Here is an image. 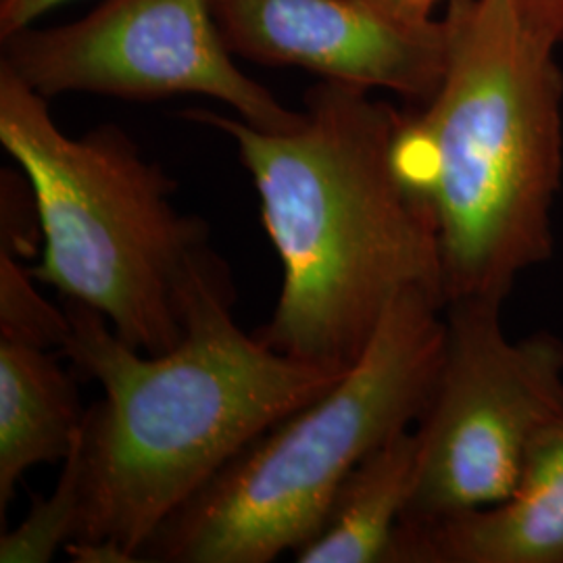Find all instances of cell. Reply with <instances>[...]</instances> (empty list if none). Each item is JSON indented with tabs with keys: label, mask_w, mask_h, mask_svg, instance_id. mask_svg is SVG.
Listing matches in <instances>:
<instances>
[{
	"label": "cell",
	"mask_w": 563,
	"mask_h": 563,
	"mask_svg": "<svg viewBox=\"0 0 563 563\" xmlns=\"http://www.w3.org/2000/svg\"><path fill=\"white\" fill-rule=\"evenodd\" d=\"M86 409L57 357L36 344L0 339V516L21 476L38 463L65 462Z\"/></svg>",
	"instance_id": "obj_10"
},
{
	"label": "cell",
	"mask_w": 563,
	"mask_h": 563,
	"mask_svg": "<svg viewBox=\"0 0 563 563\" xmlns=\"http://www.w3.org/2000/svg\"><path fill=\"white\" fill-rule=\"evenodd\" d=\"M386 563H563V423L499 504L401 522Z\"/></svg>",
	"instance_id": "obj_9"
},
{
	"label": "cell",
	"mask_w": 563,
	"mask_h": 563,
	"mask_svg": "<svg viewBox=\"0 0 563 563\" xmlns=\"http://www.w3.org/2000/svg\"><path fill=\"white\" fill-rule=\"evenodd\" d=\"M526 13L555 41L563 42V0H518Z\"/></svg>",
	"instance_id": "obj_15"
},
{
	"label": "cell",
	"mask_w": 563,
	"mask_h": 563,
	"mask_svg": "<svg viewBox=\"0 0 563 563\" xmlns=\"http://www.w3.org/2000/svg\"><path fill=\"white\" fill-rule=\"evenodd\" d=\"M223 260L188 305L186 334L162 355L121 341L99 311L67 302L63 355L101 384L76 441L80 516L74 562H139L162 523L269 428L349 372L282 355L234 320Z\"/></svg>",
	"instance_id": "obj_1"
},
{
	"label": "cell",
	"mask_w": 563,
	"mask_h": 563,
	"mask_svg": "<svg viewBox=\"0 0 563 563\" xmlns=\"http://www.w3.org/2000/svg\"><path fill=\"white\" fill-rule=\"evenodd\" d=\"M301 113L286 132L209 109L181 118L234 142L255 184L284 272L257 336L282 355L346 372L402 292L444 299L437 228L395 165L402 113L372 90L332 80L307 90Z\"/></svg>",
	"instance_id": "obj_2"
},
{
	"label": "cell",
	"mask_w": 563,
	"mask_h": 563,
	"mask_svg": "<svg viewBox=\"0 0 563 563\" xmlns=\"http://www.w3.org/2000/svg\"><path fill=\"white\" fill-rule=\"evenodd\" d=\"M0 41V65L44 99L201 95L265 132H286L302 118L236 65L211 0H104L81 20L30 25Z\"/></svg>",
	"instance_id": "obj_7"
},
{
	"label": "cell",
	"mask_w": 563,
	"mask_h": 563,
	"mask_svg": "<svg viewBox=\"0 0 563 563\" xmlns=\"http://www.w3.org/2000/svg\"><path fill=\"white\" fill-rule=\"evenodd\" d=\"M444 307L439 292H402L360 362L174 511L139 562L269 563L311 543L346 474L420 422L443 363Z\"/></svg>",
	"instance_id": "obj_5"
},
{
	"label": "cell",
	"mask_w": 563,
	"mask_h": 563,
	"mask_svg": "<svg viewBox=\"0 0 563 563\" xmlns=\"http://www.w3.org/2000/svg\"><path fill=\"white\" fill-rule=\"evenodd\" d=\"M418 472L416 428L372 451L342 481L318 537L297 563H386Z\"/></svg>",
	"instance_id": "obj_11"
},
{
	"label": "cell",
	"mask_w": 563,
	"mask_h": 563,
	"mask_svg": "<svg viewBox=\"0 0 563 563\" xmlns=\"http://www.w3.org/2000/svg\"><path fill=\"white\" fill-rule=\"evenodd\" d=\"M437 95L402 115L395 165L432 213L444 301H499L553 255L563 176L555 41L518 0H451Z\"/></svg>",
	"instance_id": "obj_3"
},
{
	"label": "cell",
	"mask_w": 563,
	"mask_h": 563,
	"mask_svg": "<svg viewBox=\"0 0 563 563\" xmlns=\"http://www.w3.org/2000/svg\"><path fill=\"white\" fill-rule=\"evenodd\" d=\"M504 302H446L441 372L416 423L418 472L401 522L499 504L530 455L563 423V341L511 339Z\"/></svg>",
	"instance_id": "obj_6"
},
{
	"label": "cell",
	"mask_w": 563,
	"mask_h": 563,
	"mask_svg": "<svg viewBox=\"0 0 563 563\" xmlns=\"http://www.w3.org/2000/svg\"><path fill=\"white\" fill-rule=\"evenodd\" d=\"M376 4L384 7L390 13H397L401 18L409 20H430L432 9L439 0H372Z\"/></svg>",
	"instance_id": "obj_16"
},
{
	"label": "cell",
	"mask_w": 563,
	"mask_h": 563,
	"mask_svg": "<svg viewBox=\"0 0 563 563\" xmlns=\"http://www.w3.org/2000/svg\"><path fill=\"white\" fill-rule=\"evenodd\" d=\"M80 516L76 444L60 462L53 493L34 499L18 528L0 539V563H46L74 541Z\"/></svg>",
	"instance_id": "obj_12"
},
{
	"label": "cell",
	"mask_w": 563,
	"mask_h": 563,
	"mask_svg": "<svg viewBox=\"0 0 563 563\" xmlns=\"http://www.w3.org/2000/svg\"><path fill=\"white\" fill-rule=\"evenodd\" d=\"M30 269L15 262V255L2 249L0 255V339L57 349L63 353L71 334L67 311L60 313L42 299L32 286Z\"/></svg>",
	"instance_id": "obj_13"
},
{
	"label": "cell",
	"mask_w": 563,
	"mask_h": 563,
	"mask_svg": "<svg viewBox=\"0 0 563 563\" xmlns=\"http://www.w3.org/2000/svg\"><path fill=\"white\" fill-rule=\"evenodd\" d=\"M0 144L30 184L42 234L34 280L99 311L121 341L162 355L186 334L190 297L222 260L178 184L113 123L69 136L48 99L0 65Z\"/></svg>",
	"instance_id": "obj_4"
},
{
	"label": "cell",
	"mask_w": 563,
	"mask_h": 563,
	"mask_svg": "<svg viewBox=\"0 0 563 563\" xmlns=\"http://www.w3.org/2000/svg\"><path fill=\"white\" fill-rule=\"evenodd\" d=\"M232 55L288 65L426 104L446 71L451 23L409 20L372 0H211Z\"/></svg>",
	"instance_id": "obj_8"
},
{
	"label": "cell",
	"mask_w": 563,
	"mask_h": 563,
	"mask_svg": "<svg viewBox=\"0 0 563 563\" xmlns=\"http://www.w3.org/2000/svg\"><path fill=\"white\" fill-rule=\"evenodd\" d=\"M65 2L69 0H0V38L34 25Z\"/></svg>",
	"instance_id": "obj_14"
}]
</instances>
